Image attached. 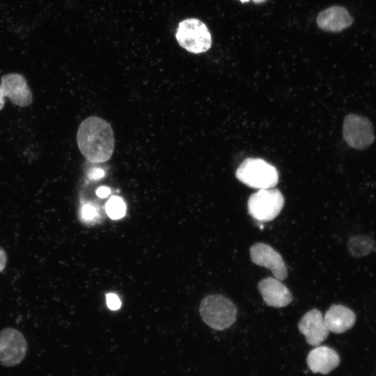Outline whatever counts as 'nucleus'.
I'll list each match as a JSON object with an SVG mask.
<instances>
[{"instance_id": "nucleus-21", "label": "nucleus", "mask_w": 376, "mask_h": 376, "mask_svg": "<svg viewBox=\"0 0 376 376\" xmlns=\"http://www.w3.org/2000/svg\"><path fill=\"white\" fill-rule=\"evenodd\" d=\"M111 191L109 188L107 187H101L97 189L96 191L97 195L100 198H105L107 197Z\"/></svg>"}, {"instance_id": "nucleus-4", "label": "nucleus", "mask_w": 376, "mask_h": 376, "mask_svg": "<svg viewBox=\"0 0 376 376\" xmlns=\"http://www.w3.org/2000/svg\"><path fill=\"white\" fill-rule=\"evenodd\" d=\"M175 38L182 47L194 54L205 52L212 45V37L207 27L202 21L195 18L180 22Z\"/></svg>"}, {"instance_id": "nucleus-13", "label": "nucleus", "mask_w": 376, "mask_h": 376, "mask_svg": "<svg viewBox=\"0 0 376 376\" xmlns=\"http://www.w3.org/2000/svg\"><path fill=\"white\" fill-rule=\"evenodd\" d=\"M306 362L313 373L326 375L339 365L340 357L334 350L318 346L309 352Z\"/></svg>"}, {"instance_id": "nucleus-22", "label": "nucleus", "mask_w": 376, "mask_h": 376, "mask_svg": "<svg viewBox=\"0 0 376 376\" xmlns=\"http://www.w3.org/2000/svg\"><path fill=\"white\" fill-rule=\"evenodd\" d=\"M4 93L3 92L2 88L0 85V110L4 106Z\"/></svg>"}, {"instance_id": "nucleus-6", "label": "nucleus", "mask_w": 376, "mask_h": 376, "mask_svg": "<svg viewBox=\"0 0 376 376\" xmlns=\"http://www.w3.org/2000/svg\"><path fill=\"white\" fill-rule=\"evenodd\" d=\"M343 134L347 145L359 150L368 148L375 141L374 130L370 120L356 113L345 117Z\"/></svg>"}, {"instance_id": "nucleus-12", "label": "nucleus", "mask_w": 376, "mask_h": 376, "mask_svg": "<svg viewBox=\"0 0 376 376\" xmlns=\"http://www.w3.org/2000/svg\"><path fill=\"white\" fill-rule=\"evenodd\" d=\"M352 17L342 6H334L319 13L317 17L318 26L326 31L340 32L349 27L352 23Z\"/></svg>"}, {"instance_id": "nucleus-1", "label": "nucleus", "mask_w": 376, "mask_h": 376, "mask_svg": "<svg viewBox=\"0 0 376 376\" xmlns=\"http://www.w3.org/2000/svg\"><path fill=\"white\" fill-rule=\"evenodd\" d=\"M77 141L80 152L89 162H104L114 150V136L110 124L97 116H90L79 125Z\"/></svg>"}, {"instance_id": "nucleus-17", "label": "nucleus", "mask_w": 376, "mask_h": 376, "mask_svg": "<svg viewBox=\"0 0 376 376\" xmlns=\"http://www.w3.org/2000/svg\"><path fill=\"white\" fill-rule=\"evenodd\" d=\"M81 215L84 220H91L96 215L95 208L91 205H85L81 207Z\"/></svg>"}, {"instance_id": "nucleus-10", "label": "nucleus", "mask_w": 376, "mask_h": 376, "mask_svg": "<svg viewBox=\"0 0 376 376\" xmlns=\"http://www.w3.org/2000/svg\"><path fill=\"white\" fill-rule=\"evenodd\" d=\"M0 85L5 97H8L14 104L24 107L32 102L31 91L22 75L10 73L3 75Z\"/></svg>"}, {"instance_id": "nucleus-11", "label": "nucleus", "mask_w": 376, "mask_h": 376, "mask_svg": "<svg viewBox=\"0 0 376 376\" xmlns=\"http://www.w3.org/2000/svg\"><path fill=\"white\" fill-rule=\"evenodd\" d=\"M258 288L265 304L269 306L281 308L292 301V295L288 288L276 278L261 280Z\"/></svg>"}, {"instance_id": "nucleus-9", "label": "nucleus", "mask_w": 376, "mask_h": 376, "mask_svg": "<svg viewBox=\"0 0 376 376\" xmlns=\"http://www.w3.org/2000/svg\"><path fill=\"white\" fill-rule=\"evenodd\" d=\"M298 328L305 336L306 342L313 346L319 345L327 338L329 333L324 318L318 309L307 312L300 320Z\"/></svg>"}, {"instance_id": "nucleus-15", "label": "nucleus", "mask_w": 376, "mask_h": 376, "mask_svg": "<svg viewBox=\"0 0 376 376\" xmlns=\"http://www.w3.org/2000/svg\"><path fill=\"white\" fill-rule=\"evenodd\" d=\"M375 246L374 240L366 235L354 236L348 242L349 252L354 257L368 255L375 250Z\"/></svg>"}, {"instance_id": "nucleus-8", "label": "nucleus", "mask_w": 376, "mask_h": 376, "mask_svg": "<svg viewBox=\"0 0 376 376\" xmlns=\"http://www.w3.org/2000/svg\"><path fill=\"white\" fill-rule=\"evenodd\" d=\"M251 259L253 263L271 270L274 278L284 280L288 271L281 256L271 246L258 242L250 248Z\"/></svg>"}, {"instance_id": "nucleus-19", "label": "nucleus", "mask_w": 376, "mask_h": 376, "mask_svg": "<svg viewBox=\"0 0 376 376\" xmlns=\"http://www.w3.org/2000/svg\"><path fill=\"white\" fill-rule=\"evenodd\" d=\"M7 263V254L4 249L0 246V273L2 272Z\"/></svg>"}, {"instance_id": "nucleus-24", "label": "nucleus", "mask_w": 376, "mask_h": 376, "mask_svg": "<svg viewBox=\"0 0 376 376\" xmlns=\"http://www.w3.org/2000/svg\"><path fill=\"white\" fill-rule=\"evenodd\" d=\"M240 1H241V2H242V3H244V2H248L249 0H240Z\"/></svg>"}, {"instance_id": "nucleus-2", "label": "nucleus", "mask_w": 376, "mask_h": 376, "mask_svg": "<svg viewBox=\"0 0 376 376\" xmlns=\"http://www.w3.org/2000/svg\"><path fill=\"white\" fill-rule=\"evenodd\" d=\"M200 314L210 327L224 330L235 322L237 308L227 297L221 295H212L201 301Z\"/></svg>"}, {"instance_id": "nucleus-16", "label": "nucleus", "mask_w": 376, "mask_h": 376, "mask_svg": "<svg viewBox=\"0 0 376 376\" xmlns=\"http://www.w3.org/2000/svg\"><path fill=\"white\" fill-rule=\"evenodd\" d=\"M105 209L111 219H118L125 215L126 206L121 198L113 196L107 201Z\"/></svg>"}, {"instance_id": "nucleus-3", "label": "nucleus", "mask_w": 376, "mask_h": 376, "mask_svg": "<svg viewBox=\"0 0 376 376\" xmlns=\"http://www.w3.org/2000/svg\"><path fill=\"white\" fill-rule=\"evenodd\" d=\"M236 178L246 185L258 189L273 188L278 182L276 169L260 158H247L239 166Z\"/></svg>"}, {"instance_id": "nucleus-18", "label": "nucleus", "mask_w": 376, "mask_h": 376, "mask_svg": "<svg viewBox=\"0 0 376 376\" xmlns=\"http://www.w3.org/2000/svg\"><path fill=\"white\" fill-rule=\"evenodd\" d=\"M107 304L111 310H117L120 307L121 303L118 297L113 293L107 295Z\"/></svg>"}, {"instance_id": "nucleus-5", "label": "nucleus", "mask_w": 376, "mask_h": 376, "mask_svg": "<svg viewBox=\"0 0 376 376\" xmlns=\"http://www.w3.org/2000/svg\"><path fill=\"white\" fill-rule=\"evenodd\" d=\"M284 204L281 192L276 189H258L248 200L249 214L259 221H269L276 217Z\"/></svg>"}, {"instance_id": "nucleus-20", "label": "nucleus", "mask_w": 376, "mask_h": 376, "mask_svg": "<svg viewBox=\"0 0 376 376\" xmlns=\"http://www.w3.org/2000/svg\"><path fill=\"white\" fill-rule=\"evenodd\" d=\"M104 175V171L102 169H94L91 172H90L89 178L91 179L98 180L101 178L102 177H103Z\"/></svg>"}, {"instance_id": "nucleus-14", "label": "nucleus", "mask_w": 376, "mask_h": 376, "mask_svg": "<svg viewBox=\"0 0 376 376\" xmlns=\"http://www.w3.org/2000/svg\"><path fill=\"white\" fill-rule=\"evenodd\" d=\"M328 329L335 334H340L350 329L354 324V313L343 305L333 304L324 316Z\"/></svg>"}, {"instance_id": "nucleus-23", "label": "nucleus", "mask_w": 376, "mask_h": 376, "mask_svg": "<svg viewBox=\"0 0 376 376\" xmlns=\"http://www.w3.org/2000/svg\"><path fill=\"white\" fill-rule=\"evenodd\" d=\"M252 1L256 3H260L265 1L266 0H252Z\"/></svg>"}, {"instance_id": "nucleus-7", "label": "nucleus", "mask_w": 376, "mask_h": 376, "mask_svg": "<svg viewBox=\"0 0 376 376\" xmlns=\"http://www.w3.org/2000/svg\"><path fill=\"white\" fill-rule=\"evenodd\" d=\"M27 343L17 329L7 327L0 331V363L10 367L19 364L25 357Z\"/></svg>"}]
</instances>
